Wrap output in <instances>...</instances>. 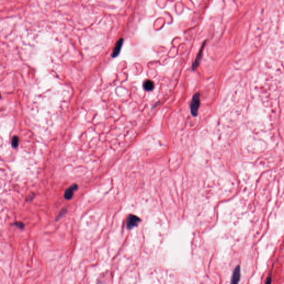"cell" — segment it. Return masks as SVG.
I'll return each mask as SVG.
<instances>
[{"label":"cell","instance_id":"obj_1","mask_svg":"<svg viewBox=\"0 0 284 284\" xmlns=\"http://www.w3.org/2000/svg\"><path fill=\"white\" fill-rule=\"evenodd\" d=\"M200 105V94L196 93L194 94L192 98L190 103V111L191 113L194 116H196L198 114L199 107Z\"/></svg>","mask_w":284,"mask_h":284},{"label":"cell","instance_id":"obj_2","mask_svg":"<svg viewBox=\"0 0 284 284\" xmlns=\"http://www.w3.org/2000/svg\"><path fill=\"white\" fill-rule=\"evenodd\" d=\"M141 221V219L134 215H130L127 220V226L128 229H132L137 226Z\"/></svg>","mask_w":284,"mask_h":284},{"label":"cell","instance_id":"obj_3","mask_svg":"<svg viewBox=\"0 0 284 284\" xmlns=\"http://www.w3.org/2000/svg\"><path fill=\"white\" fill-rule=\"evenodd\" d=\"M206 42V41L204 42V43L203 44V45L201 46V48L200 49V50L199 51V53L197 55V56H196V58H195V60L194 61L193 65V70L196 69L198 67V65H199V63L200 62V60H201V58H202L203 52V50H204V47L205 46Z\"/></svg>","mask_w":284,"mask_h":284},{"label":"cell","instance_id":"obj_4","mask_svg":"<svg viewBox=\"0 0 284 284\" xmlns=\"http://www.w3.org/2000/svg\"><path fill=\"white\" fill-rule=\"evenodd\" d=\"M78 188V186L77 184H73L70 188H68L65 191V198L67 200H70L73 197V194L75 190Z\"/></svg>","mask_w":284,"mask_h":284},{"label":"cell","instance_id":"obj_5","mask_svg":"<svg viewBox=\"0 0 284 284\" xmlns=\"http://www.w3.org/2000/svg\"><path fill=\"white\" fill-rule=\"evenodd\" d=\"M123 42L124 40L123 38H121L117 41V42L116 43V46L114 48V50H113V53H112V56L113 57H116L117 56H118V55L120 53Z\"/></svg>","mask_w":284,"mask_h":284},{"label":"cell","instance_id":"obj_6","mask_svg":"<svg viewBox=\"0 0 284 284\" xmlns=\"http://www.w3.org/2000/svg\"><path fill=\"white\" fill-rule=\"evenodd\" d=\"M240 279V268L239 266H238L234 270L231 279L232 284H236L239 282Z\"/></svg>","mask_w":284,"mask_h":284},{"label":"cell","instance_id":"obj_7","mask_svg":"<svg viewBox=\"0 0 284 284\" xmlns=\"http://www.w3.org/2000/svg\"><path fill=\"white\" fill-rule=\"evenodd\" d=\"M143 86L146 91H151L153 89L154 83L152 80H147L144 82Z\"/></svg>","mask_w":284,"mask_h":284},{"label":"cell","instance_id":"obj_8","mask_svg":"<svg viewBox=\"0 0 284 284\" xmlns=\"http://www.w3.org/2000/svg\"><path fill=\"white\" fill-rule=\"evenodd\" d=\"M18 138L17 137H15L13 138V146H14V147H16L18 146Z\"/></svg>","mask_w":284,"mask_h":284},{"label":"cell","instance_id":"obj_9","mask_svg":"<svg viewBox=\"0 0 284 284\" xmlns=\"http://www.w3.org/2000/svg\"><path fill=\"white\" fill-rule=\"evenodd\" d=\"M271 282H272V279H271V277H270V278L267 279V283H271Z\"/></svg>","mask_w":284,"mask_h":284}]
</instances>
